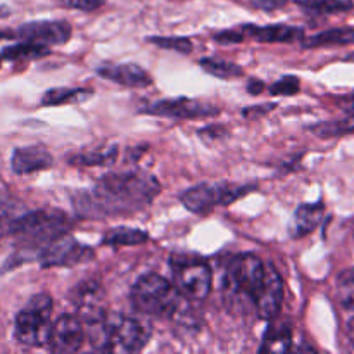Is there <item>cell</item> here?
I'll return each mask as SVG.
<instances>
[{"label":"cell","mask_w":354,"mask_h":354,"mask_svg":"<svg viewBox=\"0 0 354 354\" xmlns=\"http://www.w3.org/2000/svg\"><path fill=\"white\" fill-rule=\"evenodd\" d=\"M348 59H351V61H354V54L353 55H349V57Z\"/></svg>","instance_id":"cell-41"},{"label":"cell","mask_w":354,"mask_h":354,"mask_svg":"<svg viewBox=\"0 0 354 354\" xmlns=\"http://www.w3.org/2000/svg\"><path fill=\"white\" fill-rule=\"evenodd\" d=\"M107 0H61V3L80 10H95L102 7Z\"/></svg>","instance_id":"cell-33"},{"label":"cell","mask_w":354,"mask_h":354,"mask_svg":"<svg viewBox=\"0 0 354 354\" xmlns=\"http://www.w3.org/2000/svg\"><path fill=\"white\" fill-rule=\"evenodd\" d=\"M263 88H265V83L259 82V80H249L248 82V92L251 95H258L263 92Z\"/></svg>","instance_id":"cell-37"},{"label":"cell","mask_w":354,"mask_h":354,"mask_svg":"<svg viewBox=\"0 0 354 354\" xmlns=\"http://www.w3.org/2000/svg\"><path fill=\"white\" fill-rule=\"evenodd\" d=\"M69 299L78 311V317L83 324L107 315L106 292L99 282L85 280V282L78 283L69 294Z\"/></svg>","instance_id":"cell-13"},{"label":"cell","mask_w":354,"mask_h":354,"mask_svg":"<svg viewBox=\"0 0 354 354\" xmlns=\"http://www.w3.org/2000/svg\"><path fill=\"white\" fill-rule=\"evenodd\" d=\"M325 206L324 203H313V204H301L294 213V223H292V235L296 239L304 237V235L311 234L318 225L324 220Z\"/></svg>","instance_id":"cell-18"},{"label":"cell","mask_w":354,"mask_h":354,"mask_svg":"<svg viewBox=\"0 0 354 354\" xmlns=\"http://www.w3.org/2000/svg\"><path fill=\"white\" fill-rule=\"evenodd\" d=\"M85 339V327L78 315H61L52 324L47 346L55 354H73L82 349Z\"/></svg>","instance_id":"cell-11"},{"label":"cell","mask_w":354,"mask_h":354,"mask_svg":"<svg viewBox=\"0 0 354 354\" xmlns=\"http://www.w3.org/2000/svg\"><path fill=\"white\" fill-rule=\"evenodd\" d=\"M287 0H249V3L258 9L263 10H273V9H280L282 6H286Z\"/></svg>","instance_id":"cell-34"},{"label":"cell","mask_w":354,"mask_h":354,"mask_svg":"<svg viewBox=\"0 0 354 354\" xmlns=\"http://www.w3.org/2000/svg\"><path fill=\"white\" fill-rule=\"evenodd\" d=\"M118 159L116 145H106V147H95L90 151L78 152L71 158V165L75 166H111Z\"/></svg>","instance_id":"cell-23"},{"label":"cell","mask_w":354,"mask_h":354,"mask_svg":"<svg viewBox=\"0 0 354 354\" xmlns=\"http://www.w3.org/2000/svg\"><path fill=\"white\" fill-rule=\"evenodd\" d=\"M48 54H50V47H47V45L23 40L21 44L3 48L2 59L10 62H28L35 61V59H41Z\"/></svg>","instance_id":"cell-21"},{"label":"cell","mask_w":354,"mask_h":354,"mask_svg":"<svg viewBox=\"0 0 354 354\" xmlns=\"http://www.w3.org/2000/svg\"><path fill=\"white\" fill-rule=\"evenodd\" d=\"M354 44L353 28H332V30L322 31L310 38H304L303 47L320 48V47H339V45Z\"/></svg>","instance_id":"cell-19"},{"label":"cell","mask_w":354,"mask_h":354,"mask_svg":"<svg viewBox=\"0 0 354 354\" xmlns=\"http://www.w3.org/2000/svg\"><path fill=\"white\" fill-rule=\"evenodd\" d=\"M348 332H349V339H351V342L354 344V320H351V324H349Z\"/></svg>","instance_id":"cell-40"},{"label":"cell","mask_w":354,"mask_h":354,"mask_svg":"<svg viewBox=\"0 0 354 354\" xmlns=\"http://www.w3.org/2000/svg\"><path fill=\"white\" fill-rule=\"evenodd\" d=\"M283 280L277 268L265 263V277L254 301V310L261 320H273L282 310Z\"/></svg>","instance_id":"cell-12"},{"label":"cell","mask_w":354,"mask_h":354,"mask_svg":"<svg viewBox=\"0 0 354 354\" xmlns=\"http://www.w3.org/2000/svg\"><path fill=\"white\" fill-rule=\"evenodd\" d=\"M290 348V332L289 328L280 330H270L266 334L261 351H287Z\"/></svg>","instance_id":"cell-30"},{"label":"cell","mask_w":354,"mask_h":354,"mask_svg":"<svg viewBox=\"0 0 354 354\" xmlns=\"http://www.w3.org/2000/svg\"><path fill=\"white\" fill-rule=\"evenodd\" d=\"M54 301L48 294H37L28 301L26 306L17 313L14 324V337L28 348L47 346L52 328Z\"/></svg>","instance_id":"cell-5"},{"label":"cell","mask_w":354,"mask_h":354,"mask_svg":"<svg viewBox=\"0 0 354 354\" xmlns=\"http://www.w3.org/2000/svg\"><path fill=\"white\" fill-rule=\"evenodd\" d=\"M92 97V90L86 88H50L44 93L41 106H66V104H78Z\"/></svg>","instance_id":"cell-24"},{"label":"cell","mask_w":354,"mask_h":354,"mask_svg":"<svg viewBox=\"0 0 354 354\" xmlns=\"http://www.w3.org/2000/svg\"><path fill=\"white\" fill-rule=\"evenodd\" d=\"M0 66H2V54H0Z\"/></svg>","instance_id":"cell-42"},{"label":"cell","mask_w":354,"mask_h":354,"mask_svg":"<svg viewBox=\"0 0 354 354\" xmlns=\"http://www.w3.org/2000/svg\"><path fill=\"white\" fill-rule=\"evenodd\" d=\"M131 306L142 317L173 318L180 308V294L169 280L158 273H145L130 292Z\"/></svg>","instance_id":"cell-4"},{"label":"cell","mask_w":354,"mask_h":354,"mask_svg":"<svg viewBox=\"0 0 354 354\" xmlns=\"http://www.w3.org/2000/svg\"><path fill=\"white\" fill-rule=\"evenodd\" d=\"M245 37H251L263 44H286V41L301 40L304 37L303 28L289 26V24H270V26H256L245 24L242 26Z\"/></svg>","instance_id":"cell-17"},{"label":"cell","mask_w":354,"mask_h":354,"mask_svg":"<svg viewBox=\"0 0 354 354\" xmlns=\"http://www.w3.org/2000/svg\"><path fill=\"white\" fill-rule=\"evenodd\" d=\"M3 38H16V33H12V31H0V40H3Z\"/></svg>","instance_id":"cell-39"},{"label":"cell","mask_w":354,"mask_h":354,"mask_svg":"<svg viewBox=\"0 0 354 354\" xmlns=\"http://www.w3.org/2000/svg\"><path fill=\"white\" fill-rule=\"evenodd\" d=\"M140 113L151 116L169 118V120H197V118H213L220 114V107L201 100L178 97V99H165L149 104L140 109Z\"/></svg>","instance_id":"cell-9"},{"label":"cell","mask_w":354,"mask_h":354,"mask_svg":"<svg viewBox=\"0 0 354 354\" xmlns=\"http://www.w3.org/2000/svg\"><path fill=\"white\" fill-rule=\"evenodd\" d=\"M26 206L6 192H0V241L7 239L12 225L26 213Z\"/></svg>","instance_id":"cell-20"},{"label":"cell","mask_w":354,"mask_h":354,"mask_svg":"<svg viewBox=\"0 0 354 354\" xmlns=\"http://www.w3.org/2000/svg\"><path fill=\"white\" fill-rule=\"evenodd\" d=\"M201 68L211 76H216V78L221 80H232V78H239V76L244 75L242 68L235 62L225 61V59H218V57H206L201 59Z\"/></svg>","instance_id":"cell-25"},{"label":"cell","mask_w":354,"mask_h":354,"mask_svg":"<svg viewBox=\"0 0 354 354\" xmlns=\"http://www.w3.org/2000/svg\"><path fill=\"white\" fill-rule=\"evenodd\" d=\"M71 220L59 209L26 211L10 228L7 239H12L16 252L6 270L30 259H38L40 252L61 235L68 234Z\"/></svg>","instance_id":"cell-2"},{"label":"cell","mask_w":354,"mask_h":354,"mask_svg":"<svg viewBox=\"0 0 354 354\" xmlns=\"http://www.w3.org/2000/svg\"><path fill=\"white\" fill-rule=\"evenodd\" d=\"M147 241H149V234L147 232L140 230V228L118 227L107 232V234L102 237V241H100V244L120 248V245H142Z\"/></svg>","instance_id":"cell-22"},{"label":"cell","mask_w":354,"mask_h":354,"mask_svg":"<svg viewBox=\"0 0 354 354\" xmlns=\"http://www.w3.org/2000/svg\"><path fill=\"white\" fill-rule=\"evenodd\" d=\"M161 192L154 175L142 169L107 173L88 190L76 194L75 209L82 218H109L137 213L151 206Z\"/></svg>","instance_id":"cell-1"},{"label":"cell","mask_w":354,"mask_h":354,"mask_svg":"<svg viewBox=\"0 0 354 354\" xmlns=\"http://www.w3.org/2000/svg\"><path fill=\"white\" fill-rule=\"evenodd\" d=\"M95 251L90 245L64 234L52 241L38 256L41 268H73L92 261Z\"/></svg>","instance_id":"cell-8"},{"label":"cell","mask_w":354,"mask_h":354,"mask_svg":"<svg viewBox=\"0 0 354 354\" xmlns=\"http://www.w3.org/2000/svg\"><path fill=\"white\" fill-rule=\"evenodd\" d=\"M337 296L339 301L348 310L354 311V268L346 270L337 279Z\"/></svg>","instance_id":"cell-29"},{"label":"cell","mask_w":354,"mask_h":354,"mask_svg":"<svg viewBox=\"0 0 354 354\" xmlns=\"http://www.w3.org/2000/svg\"><path fill=\"white\" fill-rule=\"evenodd\" d=\"M296 3L313 14H335L353 9L351 0H297Z\"/></svg>","instance_id":"cell-26"},{"label":"cell","mask_w":354,"mask_h":354,"mask_svg":"<svg viewBox=\"0 0 354 354\" xmlns=\"http://www.w3.org/2000/svg\"><path fill=\"white\" fill-rule=\"evenodd\" d=\"M149 44L156 45V47L166 48V50H175L180 54H190L194 48L192 41L187 37H149Z\"/></svg>","instance_id":"cell-28"},{"label":"cell","mask_w":354,"mask_h":354,"mask_svg":"<svg viewBox=\"0 0 354 354\" xmlns=\"http://www.w3.org/2000/svg\"><path fill=\"white\" fill-rule=\"evenodd\" d=\"M173 286L178 294L190 301H204L213 289V272L209 265L196 258L171 259Z\"/></svg>","instance_id":"cell-7"},{"label":"cell","mask_w":354,"mask_h":354,"mask_svg":"<svg viewBox=\"0 0 354 354\" xmlns=\"http://www.w3.org/2000/svg\"><path fill=\"white\" fill-rule=\"evenodd\" d=\"M73 28L68 21H55V19H44V21H30L17 28L16 38L35 41L41 45H64L71 38Z\"/></svg>","instance_id":"cell-14"},{"label":"cell","mask_w":354,"mask_h":354,"mask_svg":"<svg viewBox=\"0 0 354 354\" xmlns=\"http://www.w3.org/2000/svg\"><path fill=\"white\" fill-rule=\"evenodd\" d=\"M254 190V185H242V183H199L185 192L180 194V203L196 214H207L218 206H228L237 199L244 197Z\"/></svg>","instance_id":"cell-6"},{"label":"cell","mask_w":354,"mask_h":354,"mask_svg":"<svg viewBox=\"0 0 354 354\" xmlns=\"http://www.w3.org/2000/svg\"><path fill=\"white\" fill-rule=\"evenodd\" d=\"M245 38L244 31L241 30H223V31H218L216 35H214V40L218 41V44H225V45H230V44H239V41H242Z\"/></svg>","instance_id":"cell-32"},{"label":"cell","mask_w":354,"mask_h":354,"mask_svg":"<svg viewBox=\"0 0 354 354\" xmlns=\"http://www.w3.org/2000/svg\"><path fill=\"white\" fill-rule=\"evenodd\" d=\"M97 75L104 80L116 83V85L127 86V88H144L152 83L151 75L133 62L127 64H104L97 69Z\"/></svg>","instance_id":"cell-16"},{"label":"cell","mask_w":354,"mask_h":354,"mask_svg":"<svg viewBox=\"0 0 354 354\" xmlns=\"http://www.w3.org/2000/svg\"><path fill=\"white\" fill-rule=\"evenodd\" d=\"M199 133H201V138H203V140H209V138L225 137V135H227V130L221 127H216V124H213V127H207V128H204V130H201Z\"/></svg>","instance_id":"cell-36"},{"label":"cell","mask_w":354,"mask_h":354,"mask_svg":"<svg viewBox=\"0 0 354 354\" xmlns=\"http://www.w3.org/2000/svg\"><path fill=\"white\" fill-rule=\"evenodd\" d=\"M272 109H275V104H263V106H254V107H249V109H244L242 111V114L248 118H258V116H265V114H268Z\"/></svg>","instance_id":"cell-35"},{"label":"cell","mask_w":354,"mask_h":354,"mask_svg":"<svg viewBox=\"0 0 354 354\" xmlns=\"http://www.w3.org/2000/svg\"><path fill=\"white\" fill-rule=\"evenodd\" d=\"M346 109H348L349 113L354 114V93L351 97H348V102H346Z\"/></svg>","instance_id":"cell-38"},{"label":"cell","mask_w":354,"mask_h":354,"mask_svg":"<svg viewBox=\"0 0 354 354\" xmlns=\"http://www.w3.org/2000/svg\"><path fill=\"white\" fill-rule=\"evenodd\" d=\"M54 165V158L44 145H28L17 147L12 152L10 168L16 175H30V173L44 171Z\"/></svg>","instance_id":"cell-15"},{"label":"cell","mask_w":354,"mask_h":354,"mask_svg":"<svg viewBox=\"0 0 354 354\" xmlns=\"http://www.w3.org/2000/svg\"><path fill=\"white\" fill-rule=\"evenodd\" d=\"M311 131L318 137H337V135L351 133L354 131V120H335V121H324L315 127H311Z\"/></svg>","instance_id":"cell-27"},{"label":"cell","mask_w":354,"mask_h":354,"mask_svg":"<svg viewBox=\"0 0 354 354\" xmlns=\"http://www.w3.org/2000/svg\"><path fill=\"white\" fill-rule=\"evenodd\" d=\"M299 88H301L299 78H296V76H282L279 82H275L272 86H270V93L277 97L296 95V93L299 92Z\"/></svg>","instance_id":"cell-31"},{"label":"cell","mask_w":354,"mask_h":354,"mask_svg":"<svg viewBox=\"0 0 354 354\" xmlns=\"http://www.w3.org/2000/svg\"><path fill=\"white\" fill-rule=\"evenodd\" d=\"M113 351L138 353L149 344L152 337V327L147 322L133 317H118L111 320Z\"/></svg>","instance_id":"cell-10"},{"label":"cell","mask_w":354,"mask_h":354,"mask_svg":"<svg viewBox=\"0 0 354 354\" xmlns=\"http://www.w3.org/2000/svg\"><path fill=\"white\" fill-rule=\"evenodd\" d=\"M265 277V263L256 254L232 256L223 277V296L228 310L244 308L245 303L254 308L256 296Z\"/></svg>","instance_id":"cell-3"}]
</instances>
